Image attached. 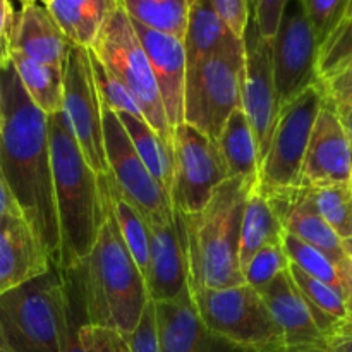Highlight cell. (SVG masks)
<instances>
[{
    "label": "cell",
    "mask_w": 352,
    "mask_h": 352,
    "mask_svg": "<svg viewBox=\"0 0 352 352\" xmlns=\"http://www.w3.org/2000/svg\"><path fill=\"white\" fill-rule=\"evenodd\" d=\"M14 23H16V12H14V6L10 2H7V0H0V38H2V40H6L7 43H10Z\"/></svg>",
    "instance_id": "cell-45"
},
{
    "label": "cell",
    "mask_w": 352,
    "mask_h": 352,
    "mask_svg": "<svg viewBox=\"0 0 352 352\" xmlns=\"http://www.w3.org/2000/svg\"><path fill=\"white\" fill-rule=\"evenodd\" d=\"M260 296L284 336L285 347L329 346L316 327L308 305L292 282L289 268L282 272Z\"/></svg>",
    "instance_id": "cell-22"
},
{
    "label": "cell",
    "mask_w": 352,
    "mask_h": 352,
    "mask_svg": "<svg viewBox=\"0 0 352 352\" xmlns=\"http://www.w3.org/2000/svg\"><path fill=\"white\" fill-rule=\"evenodd\" d=\"M198 316L206 329L251 352L284 349V336L263 299L250 285L191 292Z\"/></svg>",
    "instance_id": "cell-8"
},
{
    "label": "cell",
    "mask_w": 352,
    "mask_h": 352,
    "mask_svg": "<svg viewBox=\"0 0 352 352\" xmlns=\"http://www.w3.org/2000/svg\"><path fill=\"white\" fill-rule=\"evenodd\" d=\"M79 339L86 352H133L122 333L107 327L82 323L79 327Z\"/></svg>",
    "instance_id": "cell-40"
},
{
    "label": "cell",
    "mask_w": 352,
    "mask_h": 352,
    "mask_svg": "<svg viewBox=\"0 0 352 352\" xmlns=\"http://www.w3.org/2000/svg\"><path fill=\"white\" fill-rule=\"evenodd\" d=\"M9 45L10 52L62 71L71 43L43 3L24 2L16 14Z\"/></svg>",
    "instance_id": "cell-21"
},
{
    "label": "cell",
    "mask_w": 352,
    "mask_h": 352,
    "mask_svg": "<svg viewBox=\"0 0 352 352\" xmlns=\"http://www.w3.org/2000/svg\"><path fill=\"white\" fill-rule=\"evenodd\" d=\"M0 174L33 232L60 267V232L55 208L48 117L28 96L12 64L2 69Z\"/></svg>",
    "instance_id": "cell-1"
},
{
    "label": "cell",
    "mask_w": 352,
    "mask_h": 352,
    "mask_svg": "<svg viewBox=\"0 0 352 352\" xmlns=\"http://www.w3.org/2000/svg\"><path fill=\"white\" fill-rule=\"evenodd\" d=\"M254 186L244 179H226L205 208L182 215L191 292L244 284L239 234L248 196Z\"/></svg>",
    "instance_id": "cell-4"
},
{
    "label": "cell",
    "mask_w": 352,
    "mask_h": 352,
    "mask_svg": "<svg viewBox=\"0 0 352 352\" xmlns=\"http://www.w3.org/2000/svg\"><path fill=\"white\" fill-rule=\"evenodd\" d=\"M117 0H47L43 3L71 45L91 48Z\"/></svg>",
    "instance_id": "cell-24"
},
{
    "label": "cell",
    "mask_w": 352,
    "mask_h": 352,
    "mask_svg": "<svg viewBox=\"0 0 352 352\" xmlns=\"http://www.w3.org/2000/svg\"><path fill=\"white\" fill-rule=\"evenodd\" d=\"M2 69L0 67V126H2Z\"/></svg>",
    "instance_id": "cell-52"
},
{
    "label": "cell",
    "mask_w": 352,
    "mask_h": 352,
    "mask_svg": "<svg viewBox=\"0 0 352 352\" xmlns=\"http://www.w3.org/2000/svg\"><path fill=\"white\" fill-rule=\"evenodd\" d=\"M232 34L226 30L210 0H191L184 45L186 69L195 67L220 50Z\"/></svg>",
    "instance_id": "cell-27"
},
{
    "label": "cell",
    "mask_w": 352,
    "mask_h": 352,
    "mask_svg": "<svg viewBox=\"0 0 352 352\" xmlns=\"http://www.w3.org/2000/svg\"><path fill=\"white\" fill-rule=\"evenodd\" d=\"M270 48L278 107H284L309 86L318 82V43L301 0H287L280 30L272 41Z\"/></svg>",
    "instance_id": "cell-13"
},
{
    "label": "cell",
    "mask_w": 352,
    "mask_h": 352,
    "mask_svg": "<svg viewBox=\"0 0 352 352\" xmlns=\"http://www.w3.org/2000/svg\"><path fill=\"white\" fill-rule=\"evenodd\" d=\"M320 217L342 241L352 234V188L349 184L308 188Z\"/></svg>",
    "instance_id": "cell-32"
},
{
    "label": "cell",
    "mask_w": 352,
    "mask_h": 352,
    "mask_svg": "<svg viewBox=\"0 0 352 352\" xmlns=\"http://www.w3.org/2000/svg\"><path fill=\"white\" fill-rule=\"evenodd\" d=\"M284 227L268 199L254 186L248 196L239 234V265L241 274L248 261L268 244L282 243Z\"/></svg>",
    "instance_id": "cell-26"
},
{
    "label": "cell",
    "mask_w": 352,
    "mask_h": 352,
    "mask_svg": "<svg viewBox=\"0 0 352 352\" xmlns=\"http://www.w3.org/2000/svg\"><path fill=\"white\" fill-rule=\"evenodd\" d=\"M351 188H352V177H351Z\"/></svg>",
    "instance_id": "cell-54"
},
{
    "label": "cell",
    "mask_w": 352,
    "mask_h": 352,
    "mask_svg": "<svg viewBox=\"0 0 352 352\" xmlns=\"http://www.w3.org/2000/svg\"><path fill=\"white\" fill-rule=\"evenodd\" d=\"M289 275L298 287L299 294L308 305L316 327L329 344L330 337L337 332V329L344 322H347L346 302H344L342 292L332 285L325 284V282L309 277L291 263H289Z\"/></svg>",
    "instance_id": "cell-28"
},
{
    "label": "cell",
    "mask_w": 352,
    "mask_h": 352,
    "mask_svg": "<svg viewBox=\"0 0 352 352\" xmlns=\"http://www.w3.org/2000/svg\"><path fill=\"white\" fill-rule=\"evenodd\" d=\"M7 213H19V210H17L12 196H10L9 189H7L6 181L2 179V174H0V217L7 215Z\"/></svg>",
    "instance_id": "cell-46"
},
{
    "label": "cell",
    "mask_w": 352,
    "mask_h": 352,
    "mask_svg": "<svg viewBox=\"0 0 352 352\" xmlns=\"http://www.w3.org/2000/svg\"><path fill=\"white\" fill-rule=\"evenodd\" d=\"M133 352H160L157 339V327H155V308L153 302H148L136 330L126 337Z\"/></svg>",
    "instance_id": "cell-42"
},
{
    "label": "cell",
    "mask_w": 352,
    "mask_h": 352,
    "mask_svg": "<svg viewBox=\"0 0 352 352\" xmlns=\"http://www.w3.org/2000/svg\"><path fill=\"white\" fill-rule=\"evenodd\" d=\"M150 232V270L146 291L150 302L172 301L181 296L188 284V254H186L182 213L174 210V219L167 223H146Z\"/></svg>",
    "instance_id": "cell-16"
},
{
    "label": "cell",
    "mask_w": 352,
    "mask_h": 352,
    "mask_svg": "<svg viewBox=\"0 0 352 352\" xmlns=\"http://www.w3.org/2000/svg\"><path fill=\"white\" fill-rule=\"evenodd\" d=\"M124 131L129 136L134 150L143 160L155 181L160 182L165 189H170L172 182V150L162 141V138L148 126L143 117L117 113Z\"/></svg>",
    "instance_id": "cell-31"
},
{
    "label": "cell",
    "mask_w": 352,
    "mask_h": 352,
    "mask_svg": "<svg viewBox=\"0 0 352 352\" xmlns=\"http://www.w3.org/2000/svg\"><path fill=\"white\" fill-rule=\"evenodd\" d=\"M131 21L155 33L184 40L191 0H119Z\"/></svg>",
    "instance_id": "cell-30"
},
{
    "label": "cell",
    "mask_w": 352,
    "mask_h": 352,
    "mask_svg": "<svg viewBox=\"0 0 352 352\" xmlns=\"http://www.w3.org/2000/svg\"><path fill=\"white\" fill-rule=\"evenodd\" d=\"M342 248H344V254H346V258H349L352 261V234L351 237H347L346 241H342Z\"/></svg>",
    "instance_id": "cell-51"
},
{
    "label": "cell",
    "mask_w": 352,
    "mask_h": 352,
    "mask_svg": "<svg viewBox=\"0 0 352 352\" xmlns=\"http://www.w3.org/2000/svg\"><path fill=\"white\" fill-rule=\"evenodd\" d=\"M282 248H284V253L287 256L289 263L294 265L296 268L305 272L309 277L316 278L320 282H325V284L332 285V287L339 289L342 292L339 268L322 251L302 243L301 239L287 232H284V237H282Z\"/></svg>",
    "instance_id": "cell-33"
},
{
    "label": "cell",
    "mask_w": 352,
    "mask_h": 352,
    "mask_svg": "<svg viewBox=\"0 0 352 352\" xmlns=\"http://www.w3.org/2000/svg\"><path fill=\"white\" fill-rule=\"evenodd\" d=\"M322 105L323 93L316 82L280 107L270 144L260 164L256 189L261 195L301 188L302 162Z\"/></svg>",
    "instance_id": "cell-9"
},
{
    "label": "cell",
    "mask_w": 352,
    "mask_h": 352,
    "mask_svg": "<svg viewBox=\"0 0 352 352\" xmlns=\"http://www.w3.org/2000/svg\"><path fill=\"white\" fill-rule=\"evenodd\" d=\"M244 43L232 36L212 57L186 69L184 122L215 141L241 109Z\"/></svg>",
    "instance_id": "cell-7"
},
{
    "label": "cell",
    "mask_w": 352,
    "mask_h": 352,
    "mask_svg": "<svg viewBox=\"0 0 352 352\" xmlns=\"http://www.w3.org/2000/svg\"><path fill=\"white\" fill-rule=\"evenodd\" d=\"M62 113L67 119L82 158L96 175L109 174L103 151V110L93 79L88 48L69 45L62 69Z\"/></svg>",
    "instance_id": "cell-12"
},
{
    "label": "cell",
    "mask_w": 352,
    "mask_h": 352,
    "mask_svg": "<svg viewBox=\"0 0 352 352\" xmlns=\"http://www.w3.org/2000/svg\"><path fill=\"white\" fill-rule=\"evenodd\" d=\"M103 210V222L91 253L74 267V272L86 323L113 329L127 337L136 330L150 299L143 275L131 258L105 201Z\"/></svg>",
    "instance_id": "cell-2"
},
{
    "label": "cell",
    "mask_w": 352,
    "mask_h": 352,
    "mask_svg": "<svg viewBox=\"0 0 352 352\" xmlns=\"http://www.w3.org/2000/svg\"><path fill=\"white\" fill-rule=\"evenodd\" d=\"M98 188L103 201L109 205L116 219L120 237L146 284L148 270H150V232H148L146 222L140 215V212L120 195L110 174L98 175Z\"/></svg>",
    "instance_id": "cell-25"
},
{
    "label": "cell",
    "mask_w": 352,
    "mask_h": 352,
    "mask_svg": "<svg viewBox=\"0 0 352 352\" xmlns=\"http://www.w3.org/2000/svg\"><path fill=\"white\" fill-rule=\"evenodd\" d=\"M226 30L237 40H244L251 17V2L246 0H210Z\"/></svg>",
    "instance_id": "cell-41"
},
{
    "label": "cell",
    "mask_w": 352,
    "mask_h": 352,
    "mask_svg": "<svg viewBox=\"0 0 352 352\" xmlns=\"http://www.w3.org/2000/svg\"><path fill=\"white\" fill-rule=\"evenodd\" d=\"M10 64L34 107L47 117L62 112V71L31 60L17 52H10Z\"/></svg>",
    "instance_id": "cell-29"
},
{
    "label": "cell",
    "mask_w": 352,
    "mask_h": 352,
    "mask_svg": "<svg viewBox=\"0 0 352 352\" xmlns=\"http://www.w3.org/2000/svg\"><path fill=\"white\" fill-rule=\"evenodd\" d=\"M65 327L64 277L57 267L0 294V352H60Z\"/></svg>",
    "instance_id": "cell-5"
},
{
    "label": "cell",
    "mask_w": 352,
    "mask_h": 352,
    "mask_svg": "<svg viewBox=\"0 0 352 352\" xmlns=\"http://www.w3.org/2000/svg\"><path fill=\"white\" fill-rule=\"evenodd\" d=\"M89 62H91L93 79H95L96 91L102 107L112 110L116 113H129V116L143 117L133 96L126 88L103 67L102 62L89 52Z\"/></svg>",
    "instance_id": "cell-36"
},
{
    "label": "cell",
    "mask_w": 352,
    "mask_h": 352,
    "mask_svg": "<svg viewBox=\"0 0 352 352\" xmlns=\"http://www.w3.org/2000/svg\"><path fill=\"white\" fill-rule=\"evenodd\" d=\"M352 148L332 103L323 98L301 168V188L349 184Z\"/></svg>",
    "instance_id": "cell-15"
},
{
    "label": "cell",
    "mask_w": 352,
    "mask_h": 352,
    "mask_svg": "<svg viewBox=\"0 0 352 352\" xmlns=\"http://www.w3.org/2000/svg\"><path fill=\"white\" fill-rule=\"evenodd\" d=\"M352 60V19L344 17L342 23L318 48L316 58V78L325 82L342 72Z\"/></svg>",
    "instance_id": "cell-34"
},
{
    "label": "cell",
    "mask_w": 352,
    "mask_h": 352,
    "mask_svg": "<svg viewBox=\"0 0 352 352\" xmlns=\"http://www.w3.org/2000/svg\"><path fill=\"white\" fill-rule=\"evenodd\" d=\"M320 89L323 93V98L332 103L333 109L339 110L352 102V60L351 64L333 76L332 79L325 82H318Z\"/></svg>",
    "instance_id": "cell-43"
},
{
    "label": "cell",
    "mask_w": 352,
    "mask_h": 352,
    "mask_svg": "<svg viewBox=\"0 0 352 352\" xmlns=\"http://www.w3.org/2000/svg\"><path fill=\"white\" fill-rule=\"evenodd\" d=\"M330 352H352V337L333 340L329 344Z\"/></svg>",
    "instance_id": "cell-48"
},
{
    "label": "cell",
    "mask_w": 352,
    "mask_h": 352,
    "mask_svg": "<svg viewBox=\"0 0 352 352\" xmlns=\"http://www.w3.org/2000/svg\"><path fill=\"white\" fill-rule=\"evenodd\" d=\"M337 113H339L340 124H342L344 133H346L347 140H349V144L352 148V102L347 103V105L342 107V109L337 110Z\"/></svg>",
    "instance_id": "cell-47"
},
{
    "label": "cell",
    "mask_w": 352,
    "mask_h": 352,
    "mask_svg": "<svg viewBox=\"0 0 352 352\" xmlns=\"http://www.w3.org/2000/svg\"><path fill=\"white\" fill-rule=\"evenodd\" d=\"M65 287V313H67V327L62 337L60 352H86L79 339V327L86 323L85 308H82L81 289H79L78 275L74 268L60 270Z\"/></svg>",
    "instance_id": "cell-37"
},
{
    "label": "cell",
    "mask_w": 352,
    "mask_h": 352,
    "mask_svg": "<svg viewBox=\"0 0 352 352\" xmlns=\"http://www.w3.org/2000/svg\"><path fill=\"white\" fill-rule=\"evenodd\" d=\"M172 208L182 215L205 208L215 189L227 179L217 143L189 124L172 133Z\"/></svg>",
    "instance_id": "cell-11"
},
{
    "label": "cell",
    "mask_w": 352,
    "mask_h": 352,
    "mask_svg": "<svg viewBox=\"0 0 352 352\" xmlns=\"http://www.w3.org/2000/svg\"><path fill=\"white\" fill-rule=\"evenodd\" d=\"M54 267L21 213L0 217V294L34 280Z\"/></svg>",
    "instance_id": "cell-19"
},
{
    "label": "cell",
    "mask_w": 352,
    "mask_h": 352,
    "mask_svg": "<svg viewBox=\"0 0 352 352\" xmlns=\"http://www.w3.org/2000/svg\"><path fill=\"white\" fill-rule=\"evenodd\" d=\"M160 352H251L206 329L189 289L172 301L153 302Z\"/></svg>",
    "instance_id": "cell-17"
},
{
    "label": "cell",
    "mask_w": 352,
    "mask_h": 352,
    "mask_svg": "<svg viewBox=\"0 0 352 352\" xmlns=\"http://www.w3.org/2000/svg\"><path fill=\"white\" fill-rule=\"evenodd\" d=\"M10 64V47L6 40L0 38V67H7Z\"/></svg>",
    "instance_id": "cell-50"
},
{
    "label": "cell",
    "mask_w": 352,
    "mask_h": 352,
    "mask_svg": "<svg viewBox=\"0 0 352 352\" xmlns=\"http://www.w3.org/2000/svg\"><path fill=\"white\" fill-rule=\"evenodd\" d=\"M48 143L60 232L58 270H71L91 253L105 210L98 175L82 158L62 112L48 117Z\"/></svg>",
    "instance_id": "cell-3"
},
{
    "label": "cell",
    "mask_w": 352,
    "mask_h": 352,
    "mask_svg": "<svg viewBox=\"0 0 352 352\" xmlns=\"http://www.w3.org/2000/svg\"><path fill=\"white\" fill-rule=\"evenodd\" d=\"M287 268L289 260L285 256L282 243L268 244V246L261 248L243 268L244 284L261 294Z\"/></svg>",
    "instance_id": "cell-35"
},
{
    "label": "cell",
    "mask_w": 352,
    "mask_h": 352,
    "mask_svg": "<svg viewBox=\"0 0 352 352\" xmlns=\"http://www.w3.org/2000/svg\"><path fill=\"white\" fill-rule=\"evenodd\" d=\"M277 352H330L329 346H302V347H284Z\"/></svg>",
    "instance_id": "cell-49"
},
{
    "label": "cell",
    "mask_w": 352,
    "mask_h": 352,
    "mask_svg": "<svg viewBox=\"0 0 352 352\" xmlns=\"http://www.w3.org/2000/svg\"><path fill=\"white\" fill-rule=\"evenodd\" d=\"M102 110L107 168L120 195L140 212L146 223L170 222L174 219V208L168 191L144 167L117 113L105 107Z\"/></svg>",
    "instance_id": "cell-10"
},
{
    "label": "cell",
    "mask_w": 352,
    "mask_h": 352,
    "mask_svg": "<svg viewBox=\"0 0 352 352\" xmlns=\"http://www.w3.org/2000/svg\"><path fill=\"white\" fill-rule=\"evenodd\" d=\"M244 65L241 76V110L253 131L260 164L270 144L278 117V98L272 69V48L258 36L253 23L244 34Z\"/></svg>",
    "instance_id": "cell-14"
},
{
    "label": "cell",
    "mask_w": 352,
    "mask_h": 352,
    "mask_svg": "<svg viewBox=\"0 0 352 352\" xmlns=\"http://www.w3.org/2000/svg\"><path fill=\"white\" fill-rule=\"evenodd\" d=\"M346 17L352 19V0H347V7H346Z\"/></svg>",
    "instance_id": "cell-53"
},
{
    "label": "cell",
    "mask_w": 352,
    "mask_h": 352,
    "mask_svg": "<svg viewBox=\"0 0 352 352\" xmlns=\"http://www.w3.org/2000/svg\"><path fill=\"white\" fill-rule=\"evenodd\" d=\"M318 48L346 17L347 0H301Z\"/></svg>",
    "instance_id": "cell-38"
},
{
    "label": "cell",
    "mask_w": 352,
    "mask_h": 352,
    "mask_svg": "<svg viewBox=\"0 0 352 352\" xmlns=\"http://www.w3.org/2000/svg\"><path fill=\"white\" fill-rule=\"evenodd\" d=\"M215 143L227 179L237 177L256 184L260 174V155H258L253 131L243 110L237 109L229 117Z\"/></svg>",
    "instance_id": "cell-23"
},
{
    "label": "cell",
    "mask_w": 352,
    "mask_h": 352,
    "mask_svg": "<svg viewBox=\"0 0 352 352\" xmlns=\"http://www.w3.org/2000/svg\"><path fill=\"white\" fill-rule=\"evenodd\" d=\"M88 50L129 91L148 126L172 150V129L165 116L153 71L133 23L119 0L107 16L95 43Z\"/></svg>",
    "instance_id": "cell-6"
},
{
    "label": "cell",
    "mask_w": 352,
    "mask_h": 352,
    "mask_svg": "<svg viewBox=\"0 0 352 352\" xmlns=\"http://www.w3.org/2000/svg\"><path fill=\"white\" fill-rule=\"evenodd\" d=\"M133 23L140 43L146 54L153 71L155 82L164 103L165 116L172 133L184 122V86H186V52L181 40L155 33L141 24Z\"/></svg>",
    "instance_id": "cell-18"
},
{
    "label": "cell",
    "mask_w": 352,
    "mask_h": 352,
    "mask_svg": "<svg viewBox=\"0 0 352 352\" xmlns=\"http://www.w3.org/2000/svg\"><path fill=\"white\" fill-rule=\"evenodd\" d=\"M287 0H256L251 2V23L256 30L258 36L268 45L277 36L280 30L284 10Z\"/></svg>",
    "instance_id": "cell-39"
},
{
    "label": "cell",
    "mask_w": 352,
    "mask_h": 352,
    "mask_svg": "<svg viewBox=\"0 0 352 352\" xmlns=\"http://www.w3.org/2000/svg\"><path fill=\"white\" fill-rule=\"evenodd\" d=\"M263 196L277 213L285 232L322 251L336 265L346 258L342 239L320 217L308 188L285 189Z\"/></svg>",
    "instance_id": "cell-20"
},
{
    "label": "cell",
    "mask_w": 352,
    "mask_h": 352,
    "mask_svg": "<svg viewBox=\"0 0 352 352\" xmlns=\"http://www.w3.org/2000/svg\"><path fill=\"white\" fill-rule=\"evenodd\" d=\"M339 268L340 285H342L344 302H346L347 322H352V261L349 258H344L340 263H337Z\"/></svg>",
    "instance_id": "cell-44"
}]
</instances>
